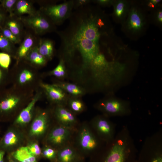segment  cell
<instances>
[{"label":"cell","instance_id":"obj_1","mask_svg":"<svg viewBox=\"0 0 162 162\" xmlns=\"http://www.w3.org/2000/svg\"><path fill=\"white\" fill-rule=\"evenodd\" d=\"M69 18L67 28L57 32L62 40L60 49L85 58L95 56L100 52V39L105 34L98 17L84 11L75 12Z\"/></svg>","mask_w":162,"mask_h":162},{"label":"cell","instance_id":"obj_2","mask_svg":"<svg viewBox=\"0 0 162 162\" xmlns=\"http://www.w3.org/2000/svg\"><path fill=\"white\" fill-rule=\"evenodd\" d=\"M34 92L13 86L0 90V122L14 120L33 98Z\"/></svg>","mask_w":162,"mask_h":162},{"label":"cell","instance_id":"obj_3","mask_svg":"<svg viewBox=\"0 0 162 162\" xmlns=\"http://www.w3.org/2000/svg\"><path fill=\"white\" fill-rule=\"evenodd\" d=\"M10 83L20 89L35 92L41 82L36 68L24 60L16 63L9 70Z\"/></svg>","mask_w":162,"mask_h":162},{"label":"cell","instance_id":"obj_4","mask_svg":"<svg viewBox=\"0 0 162 162\" xmlns=\"http://www.w3.org/2000/svg\"><path fill=\"white\" fill-rule=\"evenodd\" d=\"M147 17L144 9L137 4H132L128 15L122 24L123 30L130 37L137 38L146 29Z\"/></svg>","mask_w":162,"mask_h":162},{"label":"cell","instance_id":"obj_5","mask_svg":"<svg viewBox=\"0 0 162 162\" xmlns=\"http://www.w3.org/2000/svg\"><path fill=\"white\" fill-rule=\"evenodd\" d=\"M50 122V114L48 110L35 109L32 119L26 130L28 140L39 142L47 134Z\"/></svg>","mask_w":162,"mask_h":162},{"label":"cell","instance_id":"obj_6","mask_svg":"<svg viewBox=\"0 0 162 162\" xmlns=\"http://www.w3.org/2000/svg\"><path fill=\"white\" fill-rule=\"evenodd\" d=\"M28 141L26 131L12 124L0 140V150L10 153L26 146Z\"/></svg>","mask_w":162,"mask_h":162},{"label":"cell","instance_id":"obj_7","mask_svg":"<svg viewBox=\"0 0 162 162\" xmlns=\"http://www.w3.org/2000/svg\"><path fill=\"white\" fill-rule=\"evenodd\" d=\"M24 26L37 35H42L56 30V25L40 10L32 15L20 17Z\"/></svg>","mask_w":162,"mask_h":162},{"label":"cell","instance_id":"obj_8","mask_svg":"<svg viewBox=\"0 0 162 162\" xmlns=\"http://www.w3.org/2000/svg\"><path fill=\"white\" fill-rule=\"evenodd\" d=\"M74 0H70L59 4L44 5L39 10L55 25H59L69 18L72 12Z\"/></svg>","mask_w":162,"mask_h":162},{"label":"cell","instance_id":"obj_9","mask_svg":"<svg viewBox=\"0 0 162 162\" xmlns=\"http://www.w3.org/2000/svg\"><path fill=\"white\" fill-rule=\"evenodd\" d=\"M38 88L32 99L14 120L12 124L26 130L33 118L35 105L42 95V91Z\"/></svg>","mask_w":162,"mask_h":162},{"label":"cell","instance_id":"obj_10","mask_svg":"<svg viewBox=\"0 0 162 162\" xmlns=\"http://www.w3.org/2000/svg\"><path fill=\"white\" fill-rule=\"evenodd\" d=\"M71 129L59 124L54 127L46 135L45 145L56 149L63 147L70 136Z\"/></svg>","mask_w":162,"mask_h":162},{"label":"cell","instance_id":"obj_11","mask_svg":"<svg viewBox=\"0 0 162 162\" xmlns=\"http://www.w3.org/2000/svg\"><path fill=\"white\" fill-rule=\"evenodd\" d=\"M39 87L43 91L48 99L52 103L57 105H62V103L67 99L66 92L54 84H48L41 81Z\"/></svg>","mask_w":162,"mask_h":162},{"label":"cell","instance_id":"obj_12","mask_svg":"<svg viewBox=\"0 0 162 162\" xmlns=\"http://www.w3.org/2000/svg\"><path fill=\"white\" fill-rule=\"evenodd\" d=\"M54 115L59 124L71 128L77 122L74 113L63 105H57L54 110Z\"/></svg>","mask_w":162,"mask_h":162},{"label":"cell","instance_id":"obj_13","mask_svg":"<svg viewBox=\"0 0 162 162\" xmlns=\"http://www.w3.org/2000/svg\"><path fill=\"white\" fill-rule=\"evenodd\" d=\"M78 142L80 148L85 152H89L95 148L97 142L89 128L82 126L80 129L78 136Z\"/></svg>","mask_w":162,"mask_h":162},{"label":"cell","instance_id":"obj_14","mask_svg":"<svg viewBox=\"0 0 162 162\" xmlns=\"http://www.w3.org/2000/svg\"><path fill=\"white\" fill-rule=\"evenodd\" d=\"M36 38L32 34L29 33L26 34L19 47L16 50L15 58L16 63L23 60L31 50L38 44Z\"/></svg>","mask_w":162,"mask_h":162},{"label":"cell","instance_id":"obj_15","mask_svg":"<svg viewBox=\"0 0 162 162\" xmlns=\"http://www.w3.org/2000/svg\"><path fill=\"white\" fill-rule=\"evenodd\" d=\"M131 4L130 1L126 0H114L112 16L115 22L121 24L124 22L128 15Z\"/></svg>","mask_w":162,"mask_h":162},{"label":"cell","instance_id":"obj_16","mask_svg":"<svg viewBox=\"0 0 162 162\" xmlns=\"http://www.w3.org/2000/svg\"><path fill=\"white\" fill-rule=\"evenodd\" d=\"M10 30L20 39L25 35L23 23L20 17L14 15H8L5 20L4 26Z\"/></svg>","mask_w":162,"mask_h":162},{"label":"cell","instance_id":"obj_17","mask_svg":"<svg viewBox=\"0 0 162 162\" xmlns=\"http://www.w3.org/2000/svg\"><path fill=\"white\" fill-rule=\"evenodd\" d=\"M124 102L116 98H111L104 100L100 104L103 111L110 114H116L122 112L124 109Z\"/></svg>","mask_w":162,"mask_h":162},{"label":"cell","instance_id":"obj_18","mask_svg":"<svg viewBox=\"0 0 162 162\" xmlns=\"http://www.w3.org/2000/svg\"><path fill=\"white\" fill-rule=\"evenodd\" d=\"M37 10L34 8L32 1L26 0H17L14 14L20 17L23 15H32L35 14Z\"/></svg>","mask_w":162,"mask_h":162},{"label":"cell","instance_id":"obj_19","mask_svg":"<svg viewBox=\"0 0 162 162\" xmlns=\"http://www.w3.org/2000/svg\"><path fill=\"white\" fill-rule=\"evenodd\" d=\"M38 44L31 50L23 60L35 68L44 66L47 61L39 52Z\"/></svg>","mask_w":162,"mask_h":162},{"label":"cell","instance_id":"obj_20","mask_svg":"<svg viewBox=\"0 0 162 162\" xmlns=\"http://www.w3.org/2000/svg\"><path fill=\"white\" fill-rule=\"evenodd\" d=\"M39 52L47 60H50L53 55L54 46L53 42L48 39H39L38 44Z\"/></svg>","mask_w":162,"mask_h":162},{"label":"cell","instance_id":"obj_21","mask_svg":"<svg viewBox=\"0 0 162 162\" xmlns=\"http://www.w3.org/2000/svg\"><path fill=\"white\" fill-rule=\"evenodd\" d=\"M125 158L124 147L117 144L112 147L104 162H125Z\"/></svg>","mask_w":162,"mask_h":162},{"label":"cell","instance_id":"obj_22","mask_svg":"<svg viewBox=\"0 0 162 162\" xmlns=\"http://www.w3.org/2000/svg\"><path fill=\"white\" fill-rule=\"evenodd\" d=\"M9 154L18 162H38L36 158L31 153L26 146Z\"/></svg>","mask_w":162,"mask_h":162},{"label":"cell","instance_id":"obj_23","mask_svg":"<svg viewBox=\"0 0 162 162\" xmlns=\"http://www.w3.org/2000/svg\"><path fill=\"white\" fill-rule=\"evenodd\" d=\"M76 156L75 151L69 146H63L57 150V157L60 162H72Z\"/></svg>","mask_w":162,"mask_h":162},{"label":"cell","instance_id":"obj_24","mask_svg":"<svg viewBox=\"0 0 162 162\" xmlns=\"http://www.w3.org/2000/svg\"><path fill=\"white\" fill-rule=\"evenodd\" d=\"M54 84L74 97L81 96L84 93L82 88L74 84L59 82Z\"/></svg>","mask_w":162,"mask_h":162},{"label":"cell","instance_id":"obj_25","mask_svg":"<svg viewBox=\"0 0 162 162\" xmlns=\"http://www.w3.org/2000/svg\"><path fill=\"white\" fill-rule=\"evenodd\" d=\"M0 50L14 58L17 50L15 45L8 40L0 32Z\"/></svg>","mask_w":162,"mask_h":162},{"label":"cell","instance_id":"obj_26","mask_svg":"<svg viewBox=\"0 0 162 162\" xmlns=\"http://www.w3.org/2000/svg\"><path fill=\"white\" fill-rule=\"evenodd\" d=\"M108 65L104 55L99 53L93 59L90 68L93 69L102 70L107 67Z\"/></svg>","mask_w":162,"mask_h":162},{"label":"cell","instance_id":"obj_27","mask_svg":"<svg viewBox=\"0 0 162 162\" xmlns=\"http://www.w3.org/2000/svg\"><path fill=\"white\" fill-rule=\"evenodd\" d=\"M95 124L97 130L101 134L108 135L110 134L111 127L109 122L106 119L99 118L95 122Z\"/></svg>","mask_w":162,"mask_h":162},{"label":"cell","instance_id":"obj_28","mask_svg":"<svg viewBox=\"0 0 162 162\" xmlns=\"http://www.w3.org/2000/svg\"><path fill=\"white\" fill-rule=\"evenodd\" d=\"M68 105L69 110L74 113L81 112L83 110L85 107L83 103L76 98L69 100Z\"/></svg>","mask_w":162,"mask_h":162},{"label":"cell","instance_id":"obj_29","mask_svg":"<svg viewBox=\"0 0 162 162\" xmlns=\"http://www.w3.org/2000/svg\"><path fill=\"white\" fill-rule=\"evenodd\" d=\"M64 64V61L61 59L58 64L54 69L50 72L49 74L58 78H62L64 77L66 74Z\"/></svg>","mask_w":162,"mask_h":162},{"label":"cell","instance_id":"obj_30","mask_svg":"<svg viewBox=\"0 0 162 162\" xmlns=\"http://www.w3.org/2000/svg\"><path fill=\"white\" fill-rule=\"evenodd\" d=\"M10 83L9 70L4 69L0 65V90L7 87Z\"/></svg>","mask_w":162,"mask_h":162},{"label":"cell","instance_id":"obj_31","mask_svg":"<svg viewBox=\"0 0 162 162\" xmlns=\"http://www.w3.org/2000/svg\"><path fill=\"white\" fill-rule=\"evenodd\" d=\"M0 32L14 45L20 44L21 42V39L15 36L10 30L4 26L0 28Z\"/></svg>","mask_w":162,"mask_h":162},{"label":"cell","instance_id":"obj_32","mask_svg":"<svg viewBox=\"0 0 162 162\" xmlns=\"http://www.w3.org/2000/svg\"><path fill=\"white\" fill-rule=\"evenodd\" d=\"M26 146L31 153L36 158L41 155V148L38 142L28 140Z\"/></svg>","mask_w":162,"mask_h":162},{"label":"cell","instance_id":"obj_33","mask_svg":"<svg viewBox=\"0 0 162 162\" xmlns=\"http://www.w3.org/2000/svg\"><path fill=\"white\" fill-rule=\"evenodd\" d=\"M17 0H0V4L9 15L14 14L15 7Z\"/></svg>","mask_w":162,"mask_h":162},{"label":"cell","instance_id":"obj_34","mask_svg":"<svg viewBox=\"0 0 162 162\" xmlns=\"http://www.w3.org/2000/svg\"><path fill=\"white\" fill-rule=\"evenodd\" d=\"M57 150L47 145H45L41 148V155L44 157L50 159H55L57 155Z\"/></svg>","mask_w":162,"mask_h":162},{"label":"cell","instance_id":"obj_35","mask_svg":"<svg viewBox=\"0 0 162 162\" xmlns=\"http://www.w3.org/2000/svg\"><path fill=\"white\" fill-rule=\"evenodd\" d=\"M11 56L9 54L0 52V65L4 69L9 70L11 62Z\"/></svg>","mask_w":162,"mask_h":162},{"label":"cell","instance_id":"obj_36","mask_svg":"<svg viewBox=\"0 0 162 162\" xmlns=\"http://www.w3.org/2000/svg\"><path fill=\"white\" fill-rule=\"evenodd\" d=\"M152 12L153 22L156 25L160 27L162 25V10L160 6Z\"/></svg>","mask_w":162,"mask_h":162},{"label":"cell","instance_id":"obj_37","mask_svg":"<svg viewBox=\"0 0 162 162\" xmlns=\"http://www.w3.org/2000/svg\"><path fill=\"white\" fill-rule=\"evenodd\" d=\"M161 2L160 0H149L145 1V3L142 4V6L144 7L143 8H146L152 11L160 6V5Z\"/></svg>","mask_w":162,"mask_h":162},{"label":"cell","instance_id":"obj_38","mask_svg":"<svg viewBox=\"0 0 162 162\" xmlns=\"http://www.w3.org/2000/svg\"><path fill=\"white\" fill-rule=\"evenodd\" d=\"M89 0H74L73 9H77L79 8L87 5L91 2Z\"/></svg>","mask_w":162,"mask_h":162},{"label":"cell","instance_id":"obj_39","mask_svg":"<svg viewBox=\"0 0 162 162\" xmlns=\"http://www.w3.org/2000/svg\"><path fill=\"white\" fill-rule=\"evenodd\" d=\"M7 13L2 8L0 9V28L4 26Z\"/></svg>","mask_w":162,"mask_h":162},{"label":"cell","instance_id":"obj_40","mask_svg":"<svg viewBox=\"0 0 162 162\" xmlns=\"http://www.w3.org/2000/svg\"><path fill=\"white\" fill-rule=\"evenodd\" d=\"M94 1L99 5L105 7L112 5L114 2V0H97Z\"/></svg>","mask_w":162,"mask_h":162},{"label":"cell","instance_id":"obj_41","mask_svg":"<svg viewBox=\"0 0 162 162\" xmlns=\"http://www.w3.org/2000/svg\"><path fill=\"white\" fill-rule=\"evenodd\" d=\"M8 159L9 162H18L9 153L8 154Z\"/></svg>","mask_w":162,"mask_h":162},{"label":"cell","instance_id":"obj_42","mask_svg":"<svg viewBox=\"0 0 162 162\" xmlns=\"http://www.w3.org/2000/svg\"><path fill=\"white\" fill-rule=\"evenodd\" d=\"M5 153L4 152L0 150V162L4 159V157Z\"/></svg>","mask_w":162,"mask_h":162},{"label":"cell","instance_id":"obj_43","mask_svg":"<svg viewBox=\"0 0 162 162\" xmlns=\"http://www.w3.org/2000/svg\"><path fill=\"white\" fill-rule=\"evenodd\" d=\"M0 162H4V159L2 160Z\"/></svg>","mask_w":162,"mask_h":162},{"label":"cell","instance_id":"obj_44","mask_svg":"<svg viewBox=\"0 0 162 162\" xmlns=\"http://www.w3.org/2000/svg\"><path fill=\"white\" fill-rule=\"evenodd\" d=\"M2 8V6L0 4V9Z\"/></svg>","mask_w":162,"mask_h":162},{"label":"cell","instance_id":"obj_45","mask_svg":"<svg viewBox=\"0 0 162 162\" xmlns=\"http://www.w3.org/2000/svg\"><path fill=\"white\" fill-rule=\"evenodd\" d=\"M26 162L22 161V162Z\"/></svg>","mask_w":162,"mask_h":162}]
</instances>
